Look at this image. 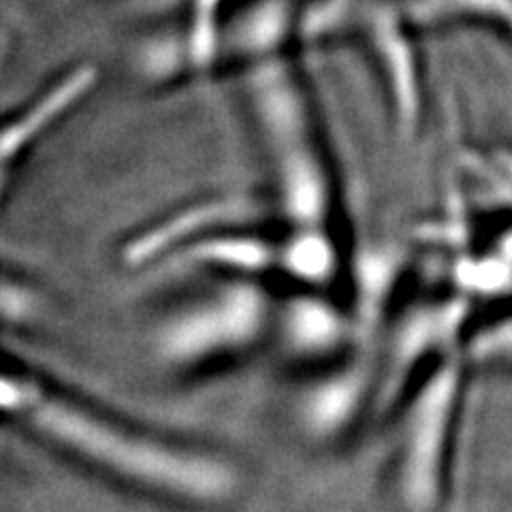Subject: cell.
I'll list each match as a JSON object with an SVG mask.
<instances>
[{
	"label": "cell",
	"instance_id": "6da1fadb",
	"mask_svg": "<svg viewBox=\"0 0 512 512\" xmlns=\"http://www.w3.org/2000/svg\"><path fill=\"white\" fill-rule=\"evenodd\" d=\"M0 412L22 416L41 434L158 489L216 500L233 487V474L222 463L126 434L20 376L0 374Z\"/></svg>",
	"mask_w": 512,
	"mask_h": 512
},
{
	"label": "cell",
	"instance_id": "7a4b0ae2",
	"mask_svg": "<svg viewBox=\"0 0 512 512\" xmlns=\"http://www.w3.org/2000/svg\"><path fill=\"white\" fill-rule=\"evenodd\" d=\"M254 103L274 154L286 216L297 229L325 227L331 210V184L299 92L274 71L256 79Z\"/></svg>",
	"mask_w": 512,
	"mask_h": 512
},
{
	"label": "cell",
	"instance_id": "3957f363",
	"mask_svg": "<svg viewBox=\"0 0 512 512\" xmlns=\"http://www.w3.org/2000/svg\"><path fill=\"white\" fill-rule=\"evenodd\" d=\"M466 352L444 359L404 397L399 489L416 512H429L440 500L455 425L466 393Z\"/></svg>",
	"mask_w": 512,
	"mask_h": 512
},
{
	"label": "cell",
	"instance_id": "277c9868",
	"mask_svg": "<svg viewBox=\"0 0 512 512\" xmlns=\"http://www.w3.org/2000/svg\"><path fill=\"white\" fill-rule=\"evenodd\" d=\"M468 318L470 303L461 295L414 303L399 316L376 365V408L387 410L404 402L429 370L466 352Z\"/></svg>",
	"mask_w": 512,
	"mask_h": 512
},
{
	"label": "cell",
	"instance_id": "5b68a950",
	"mask_svg": "<svg viewBox=\"0 0 512 512\" xmlns=\"http://www.w3.org/2000/svg\"><path fill=\"white\" fill-rule=\"evenodd\" d=\"M269 301L252 282H233L192 303L158 331V357L171 365H197L244 350L261 338Z\"/></svg>",
	"mask_w": 512,
	"mask_h": 512
},
{
	"label": "cell",
	"instance_id": "8992f818",
	"mask_svg": "<svg viewBox=\"0 0 512 512\" xmlns=\"http://www.w3.org/2000/svg\"><path fill=\"white\" fill-rule=\"evenodd\" d=\"M250 203L239 197L214 199L186 207L182 212L160 220L154 227L139 233L124 250V259L131 265H146L152 261L167 259L178 250L186 248L197 239L214 233L218 224L246 218Z\"/></svg>",
	"mask_w": 512,
	"mask_h": 512
},
{
	"label": "cell",
	"instance_id": "52a82bcc",
	"mask_svg": "<svg viewBox=\"0 0 512 512\" xmlns=\"http://www.w3.org/2000/svg\"><path fill=\"white\" fill-rule=\"evenodd\" d=\"M374 45L389 84L397 131L412 139L423 122V88L414 47L404 28L389 15L374 24Z\"/></svg>",
	"mask_w": 512,
	"mask_h": 512
},
{
	"label": "cell",
	"instance_id": "ba28073f",
	"mask_svg": "<svg viewBox=\"0 0 512 512\" xmlns=\"http://www.w3.org/2000/svg\"><path fill=\"white\" fill-rule=\"evenodd\" d=\"M282 335L288 350L306 359L338 355L350 342L359 340L355 318L314 295L288 303L282 316Z\"/></svg>",
	"mask_w": 512,
	"mask_h": 512
},
{
	"label": "cell",
	"instance_id": "9c48e42d",
	"mask_svg": "<svg viewBox=\"0 0 512 512\" xmlns=\"http://www.w3.org/2000/svg\"><path fill=\"white\" fill-rule=\"evenodd\" d=\"M376 395V365L359 359L318 382L306 399V421L318 434H333Z\"/></svg>",
	"mask_w": 512,
	"mask_h": 512
},
{
	"label": "cell",
	"instance_id": "30bf717a",
	"mask_svg": "<svg viewBox=\"0 0 512 512\" xmlns=\"http://www.w3.org/2000/svg\"><path fill=\"white\" fill-rule=\"evenodd\" d=\"M165 261L167 269L212 265L235 271H263L278 263V250L263 237L210 233L167 256Z\"/></svg>",
	"mask_w": 512,
	"mask_h": 512
},
{
	"label": "cell",
	"instance_id": "8fae6325",
	"mask_svg": "<svg viewBox=\"0 0 512 512\" xmlns=\"http://www.w3.org/2000/svg\"><path fill=\"white\" fill-rule=\"evenodd\" d=\"M92 84L94 71L90 67L79 69L60 82L52 92H47L37 105L24 111L18 120L0 128V167H7L11 158L18 156L43 131H47L64 111L82 99Z\"/></svg>",
	"mask_w": 512,
	"mask_h": 512
},
{
	"label": "cell",
	"instance_id": "7c38bea8",
	"mask_svg": "<svg viewBox=\"0 0 512 512\" xmlns=\"http://www.w3.org/2000/svg\"><path fill=\"white\" fill-rule=\"evenodd\" d=\"M278 263L303 284L325 286L338 276L340 252L325 227L297 229L291 242L278 252Z\"/></svg>",
	"mask_w": 512,
	"mask_h": 512
},
{
	"label": "cell",
	"instance_id": "4fadbf2b",
	"mask_svg": "<svg viewBox=\"0 0 512 512\" xmlns=\"http://www.w3.org/2000/svg\"><path fill=\"white\" fill-rule=\"evenodd\" d=\"M455 280L463 293H478L485 297L512 293V261L504 254L472 256L459 259L455 267Z\"/></svg>",
	"mask_w": 512,
	"mask_h": 512
},
{
	"label": "cell",
	"instance_id": "5bb4252c",
	"mask_svg": "<svg viewBox=\"0 0 512 512\" xmlns=\"http://www.w3.org/2000/svg\"><path fill=\"white\" fill-rule=\"evenodd\" d=\"M423 20L476 18L508 30L512 35V0H423Z\"/></svg>",
	"mask_w": 512,
	"mask_h": 512
},
{
	"label": "cell",
	"instance_id": "9a60e30c",
	"mask_svg": "<svg viewBox=\"0 0 512 512\" xmlns=\"http://www.w3.org/2000/svg\"><path fill=\"white\" fill-rule=\"evenodd\" d=\"M468 363H504L512 361V312L468 333Z\"/></svg>",
	"mask_w": 512,
	"mask_h": 512
},
{
	"label": "cell",
	"instance_id": "2e32d148",
	"mask_svg": "<svg viewBox=\"0 0 512 512\" xmlns=\"http://www.w3.org/2000/svg\"><path fill=\"white\" fill-rule=\"evenodd\" d=\"M18 291L20 288L7 286L0 282V314L20 318L30 310L32 301L24 293H18Z\"/></svg>",
	"mask_w": 512,
	"mask_h": 512
},
{
	"label": "cell",
	"instance_id": "e0dca14e",
	"mask_svg": "<svg viewBox=\"0 0 512 512\" xmlns=\"http://www.w3.org/2000/svg\"><path fill=\"white\" fill-rule=\"evenodd\" d=\"M5 175H7L5 167H0V192H3V188H5Z\"/></svg>",
	"mask_w": 512,
	"mask_h": 512
}]
</instances>
